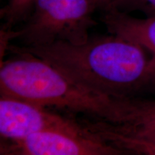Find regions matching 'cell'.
<instances>
[{"label":"cell","mask_w":155,"mask_h":155,"mask_svg":"<svg viewBox=\"0 0 155 155\" xmlns=\"http://www.w3.org/2000/svg\"><path fill=\"white\" fill-rule=\"evenodd\" d=\"M11 52L41 58L79 84L123 100L155 94V64L140 45L114 34L89 37L81 45L56 42L40 46H9Z\"/></svg>","instance_id":"1"},{"label":"cell","mask_w":155,"mask_h":155,"mask_svg":"<svg viewBox=\"0 0 155 155\" xmlns=\"http://www.w3.org/2000/svg\"><path fill=\"white\" fill-rule=\"evenodd\" d=\"M12 53L17 55L1 62V95L43 107L53 106L82 113L114 125L124 122L126 99H114L92 91L30 53Z\"/></svg>","instance_id":"2"},{"label":"cell","mask_w":155,"mask_h":155,"mask_svg":"<svg viewBox=\"0 0 155 155\" xmlns=\"http://www.w3.org/2000/svg\"><path fill=\"white\" fill-rule=\"evenodd\" d=\"M97 9L96 0H33L18 38L23 46L83 44L97 24L93 17Z\"/></svg>","instance_id":"3"},{"label":"cell","mask_w":155,"mask_h":155,"mask_svg":"<svg viewBox=\"0 0 155 155\" xmlns=\"http://www.w3.org/2000/svg\"><path fill=\"white\" fill-rule=\"evenodd\" d=\"M1 154L121 155L125 152L104 140L82 122L48 129L18 141H5Z\"/></svg>","instance_id":"4"},{"label":"cell","mask_w":155,"mask_h":155,"mask_svg":"<svg viewBox=\"0 0 155 155\" xmlns=\"http://www.w3.org/2000/svg\"><path fill=\"white\" fill-rule=\"evenodd\" d=\"M73 121L33 103L3 95L0 97V135L5 141L21 140Z\"/></svg>","instance_id":"5"},{"label":"cell","mask_w":155,"mask_h":155,"mask_svg":"<svg viewBox=\"0 0 155 155\" xmlns=\"http://www.w3.org/2000/svg\"><path fill=\"white\" fill-rule=\"evenodd\" d=\"M103 12L101 21L110 34L140 45L155 64V17L137 18L115 9Z\"/></svg>","instance_id":"6"},{"label":"cell","mask_w":155,"mask_h":155,"mask_svg":"<svg viewBox=\"0 0 155 155\" xmlns=\"http://www.w3.org/2000/svg\"><path fill=\"white\" fill-rule=\"evenodd\" d=\"M111 124L118 131L129 134L155 132V101L144 98L127 99L123 124Z\"/></svg>","instance_id":"7"},{"label":"cell","mask_w":155,"mask_h":155,"mask_svg":"<svg viewBox=\"0 0 155 155\" xmlns=\"http://www.w3.org/2000/svg\"><path fill=\"white\" fill-rule=\"evenodd\" d=\"M33 0H9L2 9L1 17L6 20L5 28H11L13 25L26 18L30 12Z\"/></svg>","instance_id":"8"},{"label":"cell","mask_w":155,"mask_h":155,"mask_svg":"<svg viewBox=\"0 0 155 155\" xmlns=\"http://www.w3.org/2000/svg\"><path fill=\"white\" fill-rule=\"evenodd\" d=\"M111 9L128 14L140 12L146 17H155V0H117Z\"/></svg>","instance_id":"9"},{"label":"cell","mask_w":155,"mask_h":155,"mask_svg":"<svg viewBox=\"0 0 155 155\" xmlns=\"http://www.w3.org/2000/svg\"><path fill=\"white\" fill-rule=\"evenodd\" d=\"M96 1L98 9L104 12L111 9L117 0H96Z\"/></svg>","instance_id":"10"},{"label":"cell","mask_w":155,"mask_h":155,"mask_svg":"<svg viewBox=\"0 0 155 155\" xmlns=\"http://www.w3.org/2000/svg\"><path fill=\"white\" fill-rule=\"evenodd\" d=\"M134 136H137V137H141V138H144L149 140H152L155 141V132L154 133H147V134H131Z\"/></svg>","instance_id":"11"}]
</instances>
